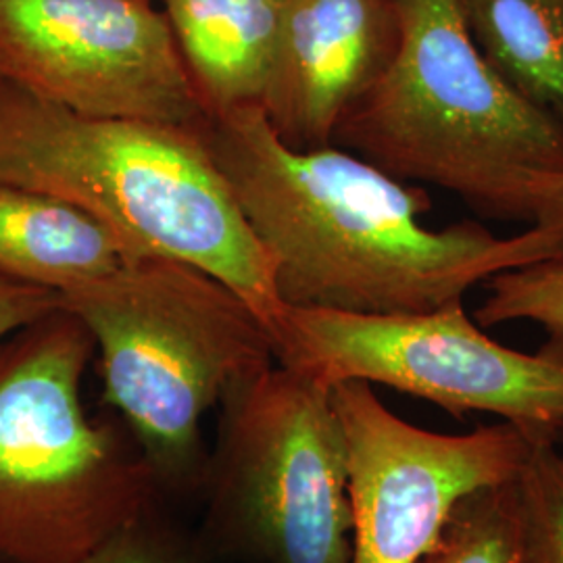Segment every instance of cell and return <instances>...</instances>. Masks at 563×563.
Masks as SVG:
<instances>
[{
    "mask_svg": "<svg viewBox=\"0 0 563 563\" xmlns=\"http://www.w3.org/2000/svg\"><path fill=\"white\" fill-rule=\"evenodd\" d=\"M205 139L290 307L422 313L505 269L563 257L534 225L507 239L478 223L426 225L422 186L336 144L292 148L260 104L211 115Z\"/></svg>",
    "mask_w": 563,
    "mask_h": 563,
    "instance_id": "6da1fadb",
    "label": "cell"
},
{
    "mask_svg": "<svg viewBox=\"0 0 563 563\" xmlns=\"http://www.w3.org/2000/svg\"><path fill=\"white\" fill-rule=\"evenodd\" d=\"M0 181L71 202L132 260L169 257L228 284L267 328L284 302L205 132L81 115L0 78Z\"/></svg>",
    "mask_w": 563,
    "mask_h": 563,
    "instance_id": "7a4b0ae2",
    "label": "cell"
},
{
    "mask_svg": "<svg viewBox=\"0 0 563 563\" xmlns=\"http://www.w3.org/2000/svg\"><path fill=\"white\" fill-rule=\"evenodd\" d=\"M399 46L334 144L401 181L526 222V186L563 174V125L484 59L457 0H393Z\"/></svg>",
    "mask_w": 563,
    "mask_h": 563,
    "instance_id": "3957f363",
    "label": "cell"
},
{
    "mask_svg": "<svg viewBox=\"0 0 563 563\" xmlns=\"http://www.w3.org/2000/svg\"><path fill=\"white\" fill-rule=\"evenodd\" d=\"M60 307L90 332L102 397L163 493H201L202 416L278 363L269 328L228 284L169 257L128 262L60 295Z\"/></svg>",
    "mask_w": 563,
    "mask_h": 563,
    "instance_id": "277c9868",
    "label": "cell"
},
{
    "mask_svg": "<svg viewBox=\"0 0 563 563\" xmlns=\"http://www.w3.org/2000/svg\"><path fill=\"white\" fill-rule=\"evenodd\" d=\"M92 353L63 307L0 342V563H84L159 504L130 428L81 402Z\"/></svg>",
    "mask_w": 563,
    "mask_h": 563,
    "instance_id": "5b68a950",
    "label": "cell"
},
{
    "mask_svg": "<svg viewBox=\"0 0 563 563\" xmlns=\"http://www.w3.org/2000/svg\"><path fill=\"white\" fill-rule=\"evenodd\" d=\"M202 541L242 563L351 562L349 457L330 386L280 363L220 402Z\"/></svg>",
    "mask_w": 563,
    "mask_h": 563,
    "instance_id": "8992f818",
    "label": "cell"
},
{
    "mask_svg": "<svg viewBox=\"0 0 563 563\" xmlns=\"http://www.w3.org/2000/svg\"><path fill=\"white\" fill-rule=\"evenodd\" d=\"M276 362L334 386L380 384L453 418L490 413L530 439L563 430V341L522 353L490 339L463 302L422 313H349L284 305Z\"/></svg>",
    "mask_w": 563,
    "mask_h": 563,
    "instance_id": "52a82bcc",
    "label": "cell"
},
{
    "mask_svg": "<svg viewBox=\"0 0 563 563\" xmlns=\"http://www.w3.org/2000/svg\"><path fill=\"white\" fill-rule=\"evenodd\" d=\"M0 78L81 115L209 125L151 0H0Z\"/></svg>",
    "mask_w": 563,
    "mask_h": 563,
    "instance_id": "ba28073f",
    "label": "cell"
},
{
    "mask_svg": "<svg viewBox=\"0 0 563 563\" xmlns=\"http://www.w3.org/2000/svg\"><path fill=\"white\" fill-rule=\"evenodd\" d=\"M349 457L351 562L418 563L467 495L518 476L530 439L514 423L443 434L399 418L367 383L330 388Z\"/></svg>",
    "mask_w": 563,
    "mask_h": 563,
    "instance_id": "9c48e42d",
    "label": "cell"
},
{
    "mask_svg": "<svg viewBox=\"0 0 563 563\" xmlns=\"http://www.w3.org/2000/svg\"><path fill=\"white\" fill-rule=\"evenodd\" d=\"M397 46L393 0H284L263 115L292 148L334 144L341 121L383 78Z\"/></svg>",
    "mask_w": 563,
    "mask_h": 563,
    "instance_id": "30bf717a",
    "label": "cell"
},
{
    "mask_svg": "<svg viewBox=\"0 0 563 563\" xmlns=\"http://www.w3.org/2000/svg\"><path fill=\"white\" fill-rule=\"evenodd\" d=\"M284 0H165L163 15L209 118L260 104Z\"/></svg>",
    "mask_w": 563,
    "mask_h": 563,
    "instance_id": "8fae6325",
    "label": "cell"
},
{
    "mask_svg": "<svg viewBox=\"0 0 563 563\" xmlns=\"http://www.w3.org/2000/svg\"><path fill=\"white\" fill-rule=\"evenodd\" d=\"M134 262L120 239L71 202L0 181V276L57 295Z\"/></svg>",
    "mask_w": 563,
    "mask_h": 563,
    "instance_id": "7c38bea8",
    "label": "cell"
},
{
    "mask_svg": "<svg viewBox=\"0 0 563 563\" xmlns=\"http://www.w3.org/2000/svg\"><path fill=\"white\" fill-rule=\"evenodd\" d=\"M484 59L563 125V0H457Z\"/></svg>",
    "mask_w": 563,
    "mask_h": 563,
    "instance_id": "4fadbf2b",
    "label": "cell"
},
{
    "mask_svg": "<svg viewBox=\"0 0 563 563\" xmlns=\"http://www.w3.org/2000/svg\"><path fill=\"white\" fill-rule=\"evenodd\" d=\"M418 563H532L516 478L462 499Z\"/></svg>",
    "mask_w": 563,
    "mask_h": 563,
    "instance_id": "5bb4252c",
    "label": "cell"
},
{
    "mask_svg": "<svg viewBox=\"0 0 563 563\" xmlns=\"http://www.w3.org/2000/svg\"><path fill=\"white\" fill-rule=\"evenodd\" d=\"M484 284L488 295L474 313L483 328L532 322L563 341V257L505 269Z\"/></svg>",
    "mask_w": 563,
    "mask_h": 563,
    "instance_id": "9a60e30c",
    "label": "cell"
},
{
    "mask_svg": "<svg viewBox=\"0 0 563 563\" xmlns=\"http://www.w3.org/2000/svg\"><path fill=\"white\" fill-rule=\"evenodd\" d=\"M516 483L532 563H563V449L560 439L534 441Z\"/></svg>",
    "mask_w": 563,
    "mask_h": 563,
    "instance_id": "2e32d148",
    "label": "cell"
},
{
    "mask_svg": "<svg viewBox=\"0 0 563 563\" xmlns=\"http://www.w3.org/2000/svg\"><path fill=\"white\" fill-rule=\"evenodd\" d=\"M209 547L192 539L155 507L125 523L84 563H209Z\"/></svg>",
    "mask_w": 563,
    "mask_h": 563,
    "instance_id": "e0dca14e",
    "label": "cell"
},
{
    "mask_svg": "<svg viewBox=\"0 0 563 563\" xmlns=\"http://www.w3.org/2000/svg\"><path fill=\"white\" fill-rule=\"evenodd\" d=\"M60 309V295L0 276V342Z\"/></svg>",
    "mask_w": 563,
    "mask_h": 563,
    "instance_id": "ac0fdd59",
    "label": "cell"
},
{
    "mask_svg": "<svg viewBox=\"0 0 563 563\" xmlns=\"http://www.w3.org/2000/svg\"><path fill=\"white\" fill-rule=\"evenodd\" d=\"M526 222L544 232L563 253V174L537 176L526 186Z\"/></svg>",
    "mask_w": 563,
    "mask_h": 563,
    "instance_id": "d6986e66",
    "label": "cell"
},
{
    "mask_svg": "<svg viewBox=\"0 0 563 563\" xmlns=\"http://www.w3.org/2000/svg\"><path fill=\"white\" fill-rule=\"evenodd\" d=\"M560 441H563V430H562V434H560Z\"/></svg>",
    "mask_w": 563,
    "mask_h": 563,
    "instance_id": "ffe728a7",
    "label": "cell"
},
{
    "mask_svg": "<svg viewBox=\"0 0 563 563\" xmlns=\"http://www.w3.org/2000/svg\"><path fill=\"white\" fill-rule=\"evenodd\" d=\"M151 2H153V0H151Z\"/></svg>",
    "mask_w": 563,
    "mask_h": 563,
    "instance_id": "44dd1931",
    "label": "cell"
}]
</instances>
